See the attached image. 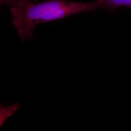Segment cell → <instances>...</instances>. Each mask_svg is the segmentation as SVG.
Wrapping results in <instances>:
<instances>
[{"mask_svg":"<svg viewBox=\"0 0 131 131\" xmlns=\"http://www.w3.org/2000/svg\"><path fill=\"white\" fill-rule=\"evenodd\" d=\"M19 1L20 0H0L1 4H5L8 6L14 5Z\"/></svg>","mask_w":131,"mask_h":131,"instance_id":"277c9868","label":"cell"},{"mask_svg":"<svg viewBox=\"0 0 131 131\" xmlns=\"http://www.w3.org/2000/svg\"><path fill=\"white\" fill-rule=\"evenodd\" d=\"M19 108L18 103H16L14 105L8 107L1 106V126L4 123L8 117L13 115Z\"/></svg>","mask_w":131,"mask_h":131,"instance_id":"3957f363","label":"cell"},{"mask_svg":"<svg viewBox=\"0 0 131 131\" xmlns=\"http://www.w3.org/2000/svg\"><path fill=\"white\" fill-rule=\"evenodd\" d=\"M97 8L106 10L111 13L121 7L131 9V0H98Z\"/></svg>","mask_w":131,"mask_h":131,"instance_id":"7a4b0ae2","label":"cell"},{"mask_svg":"<svg viewBox=\"0 0 131 131\" xmlns=\"http://www.w3.org/2000/svg\"><path fill=\"white\" fill-rule=\"evenodd\" d=\"M98 0L89 3L66 0H48L34 3L30 0H20L11 6L12 24L22 41L33 37L34 31L39 24L63 19L68 16L97 9Z\"/></svg>","mask_w":131,"mask_h":131,"instance_id":"6da1fadb","label":"cell"}]
</instances>
